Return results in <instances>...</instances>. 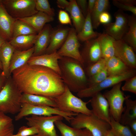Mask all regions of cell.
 <instances>
[{
	"mask_svg": "<svg viewBox=\"0 0 136 136\" xmlns=\"http://www.w3.org/2000/svg\"><path fill=\"white\" fill-rule=\"evenodd\" d=\"M11 76L22 93L53 98L64 91L65 85L60 76L49 68L27 63L14 70Z\"/></svg>",
	"mask_w": 136,
	"mask_h": 136,
	"instance_id": "cell-1",
	"label": "cell"
},
{
	"mask_svg": "<svg viewBox=\"0 0 136 136\" xmlns=\"http://www.w3.org/2000/svg\"><path fill=\"white\" fill-rule=\"evenodd\" d=\"M61 78L72 92L78 93L88 87V78L83 66L73 58L62 57L58 60Z\"/></svg>",
	"mask_w": 136,
	"mask_h": 136,
	"instance_id": "cell-2",
	"label": "cell"
},
{
	"mask_svg": "<svg viewBox=\"0 0 136 136\" xmlns=\"http://www.w3.org/2000/svg\"><path fill=\"white\" fill-rule=\"evenodd\" d=\"M22 93L10 76L0 92V113L5 114L18 113L21 108Z\"/></svg>",
	"mask_w": 136,
	"mask_h": 136,
	"instance_id": "cell-3",
	"label": "cell"
},
{
	"mask_svg": "<svg viewBox=\"0 0 136 136\" xmlns=\"http://www.w3.org/2000/svg\"><path fill=\"white\" fill-rule=\"evenodd\" d=\"M70 123L72 127L75 128L87 129L93 136H104L111 128L109 123L93 113L90 115L78 114Z\"/></svg>",
	"mask_w": 136,
	"mask_h": 136,
	"instance_id": "cell-4",
	"label": "cell"
},
{
	"mask_svg": "<svg viewBox=\"0 0 136 136\" xmlns=\"http://www.w3.org/2000/svg\"><path fill=\"white\" fill-rule=\"evenodd\" d=\"M53 99L58 108L62 111L77 114L90 115L91 110L87 105L88 102H85L75 96L65 85L64 91Z\"/></svg>",
	"mask_w": 136,
	"mask_h": 136,
	"instance_id": "cell-5",
	"label": "cell"
},
{
	"mask_svg": "<svg viewBox=\"0 0 136 136\" xmlns=\"http://www.w3.org/2000/svg\"><path fill=\"white\" fill-rule=\"evenodd\" d=\"M78 114L67 113L60 111L58 108L44 106H35L27 103L21 104L19 112L15 117V121H18L29 115L51 116L53 115H59L70 122L74 116Z\"/></svg>",
	"mask_w": 136,
	"mask_h": 136,
	"instance_id": "cell-6",
	"label": "cell"
},
{
	"mask_svg": "<svg viewBox=\"0 0 136 136\" xmlns=\"http://www.w3.org/2000/svg\"><path fill=\"white\" fill-rule=\"evenodd\" d=\"M63 119L59 115L45 116L32 115L25 117L28 126L36 128L38 131L37 134L40 136H59L55 130L54 123Z\"/></svg>",
	"mask_w": 136,
	"mask_h": 136,
	"instance_id": "cell-7",
	"label": "cell"
},
{
	"mask_svg": "<svg viewBox=\"0 0 136 136\" xmlns=\"http://www.w3.org/2000/svg\"><path fill=\"white\" fill-rule=\"evenodd\" d=\"M122 84V82L117 83L103 94L108 103L111 116L119 122L125 109L123 105L126 98L121 90Z\"/></svg>",
	"mask_w": 136,
	"mask_h": 136,
	"instance_id": "cell-8",
	"label": "cell"
},
{
	"mask_svg": "<svg viewBox=\"0 0 136 136\" xmlns=\"http://www.w3.org/2000/svg\"><path fill=\"white\" fill-rule=\"evenodd\" d=\"M136 73L135 69H131L121 75L108 76L99 83L88 87L77 93V95L80 98L92 97L104 89L113 87L117 83L135 76Z\"/></svg>",
	"mask_w": 136,
	"mask_h": 136,
	"instance_id": "cell-9",
	"label": "cell"
},
{
	"mask_svg": "<svg viewBox=\"0 0 136 136\" xmlns=\"http://www.w3.org/2000/svg\"><path fill=\"white\" fill-rule=\"evenodd\" d=\"M2 3L8 13L15 19L30 16L38 12L34 0H3Z\"/></svg>",
	"mask_w": 136,
	"mask_h": 136,
	"instance_id": "cell-10",
	"label": "cell"
},
{
	"mask_svg": "<svg viewBox=\"0 0 136 136\" xmlns=\"http://www.w3.org/2000/svg\"><path fill=\"white\" fill-rule=\"evenodd\" d=\"M115 21L104 25L105 33L116 40L122 39L128 29L129 15L119 9L114 13Z\"/></svg>",
	"mask_w": 136,
	"mask_h": 136,
	"instance_id": "cell-11",
	"label": "cell"
},
{
	"mask_svg": "<svg viewBox=\"0 0 136 136\" xmlns=\"http://www.w3.org/2000/svg\"><path fill=\"white\" fill-rule=\"evenodd\" d=\"M77 34L74 28H70L66 39L57 52L61 57L73 58L84 65V62L79 51L80 45Z\"/></svg>",
	"mask_w": 136,
	"mask_h": 136,
	"instance_id": "cell-12",
	"label": "cell"
},
{
	"mask_svg": "<svg viewBox=\"0 0 136 136\" xmlns=\"http://www.w3.org/2000/svg\"><path fill=\"white\" fill-rule=\"evenodd\" d=\"M114 56L131 69L136 68V57L132 48L122 39L115 40Z\"/></svg>",
	"mask_w": 136,
	"mask_h": 136,
	"instance_id": "cell-13",
	"label": "cell"
},
{
	"mask_svg": "<svg viewBox=\"0 0 136 136\" xmlns=\"http://www.w3.org/2000/svg\"><path fill=\"white\" fill-rule=\"evenodd\" d=\"M89 101L92 108V113L109 124L111 118L109 106L103 94L99 92L92 97Z\"/></svg>",
	"mask_w": 136,
	"mask_h": 136,
	"instance_id": "cell-14",
	"label": "cell"
},
{
	"mask_svg": "<svg viewBox=\"0 0 136 136\" xmlns=\"http://www.w3.org/2000/svg\"><path fill=\"white\" fill-rule=\"evenodd\" d=\"M62 57L55 52L50 54H45L32 56L27 62L30 65H37L46 67L53 70L60 75V71L58 61Z\"/></svg>",
	"mask_w": 136,
	"mask_h": 136,
	"instance_id": "cell-15",
	"label": "cell"
},
{
	"mask_svg": "<svg viewBox=\"0 0 136 136\" xmlns=\"http://www.w3.org/2000/svg\"><path fill=\"white\" fill-rule=\"evenodd\" d=\"M0 1V36L5 41L9 42L12 39L14 22L16 19L11 16Z\"/></svg>",
	"mask_w": 136,
	"mask_h": 136,
	"instance_id": "cell-16",
	"label": "cell"
},
{
	"mask_svg": "<svg viewBox=\"0 0 136 136\" xmlns=\"http://www.w3.org/2000/svg\"><path fill=\"white\" fill-rule=\"evenodd\" d=\"M81 55L84 62L89 64L94 63L102 58L101 49L97 38L86 42Z\"/></svg>",
	"mask_w": 136,
	"mask_h": 136,
	"instance_id": "cell-17",
	"label": "cell"
},
{
	"mask_svg": "<svg viewBox=\"0 0 136 136\" xmlns=\"http://www.w3.org/2000/svg\"><path fill=\"white\" fill-rule=\"evenodd\" d=\"M54 30L50 24H46L41 31L38 33L34 45V51L32 56L45 53L49 45Z\"/></svg>",
	"mask_w": 136,
	"mask_h": 136,
	"instance_id": "cell-18",
	"label": "cell"
},
{
	"mask_svg": "<svg viewBox=\"0 0 136 136\" xmlns=\"http://www.w3.org/2000/svg\"><path fill=\"white\" fill-rule=\"evenodd\" d=\"M70 28L61 27L54 29L49 45L45 54H50L57 52L66 39Z\"/></svg>",
	"mask_w": 136,
	"mask_h": 136,
	"instance_id": "cell-19",
	"label": "cell"
},
{
	"mask_svg": "<svg viewBox=\"0 0 136 136\" xmlns=\"http://www.w3.org/2000/svg\"><path fill=\"white\" fill-rule=\"evenodd\" d=\"M28 24L38 33L40 32L46 23L53 21V17L45 13L38 11L32 16L22 18H17Z\"/></svg>",
	"mask_w": 136,
	"mask_h": 136,
	"instance_id": "cell-20",
	"label": "cell"
},
{
	"mask_svg": "<svg viewBox=\"0 0 136 136\" xmlns=\"http://www.w3.org/2000/svg\"><path fill=\"white\" fill-rule=\"evenodd\" d=\"M34 46L26 50H20L15 49L12 55L10 65L9 71L10 76L15 70L27 63L32 56L34 51Z\"/></svg>",
	"mask_w": 136,
	"mask_h": 136,
	"instance_id": "cell-21",
	"label": "cell"
},
{
	"mask_svg": "<svg viewBox=\"0 0 136 136\" xmlns=\"http://www.w3.org/2000/svg\"><path fill=\"white\" fill-rule=\"evenodd\" d=\"M15 48L8 41H5L0 49V61L2 64V74L8 78L11 76L9 68Z\"/></svg>",
	"mask_w": 136,
	"mask_h": 136,
	"instance_id": "cell-22",
	"label": "cell"
},
{
	"mask_svg": "<svg viewBox=\"0 0 136 136\" xmlns=\"http://www.w3.org/2000/svg\"><path fill=\"white\" fill-rule=\"evenodd\" d=\"M69 5L65 9L70 15L75 29L77 33L81 30L84 24L85 17L78 6L76 0L70 1Z\"/></svg>",
	"mask_w": 136,
	"mask_h": 136,
	"instance_id": "cell-23",
	"label": "cell"
},
{
	"mask_svg": "<svg viewBox=\"0 0 136 136\" xmlns=\"http://www.w3.org/2000/svg\"><path fill=\"white\" fill-rule=\"evenodd\" d=\"M105 59L108 76L121 75L131 69L115 56Z\"/></svg>",
	"mask_w": 136,
	"mask_h": 136,
	"instance_id": "cell-24",
	"label": "cell"
},
{
	"mask_svg": "<svg viewBox=\"0 0 136 136\" xmlns=\"http://www.w3.org/2000/svg\"><path fill=\"white\" fill-rule=\"evenodd\" d=\"M21 102L35 106H48L57 108L53 98L48 97L27 93H22Z\"/></svg>",
	"mask_w": 136,
	"mask_h": 136,
	"instance_id": "cell-25",
	"label": "cell"
},
{
	"mask_svg": "<svg viewBox=\"0 0 136 136\" xmlns=\"http://www.w3.org/2000/svg\"><path fill=\"white\" fill-rule=\"evenodd\" d=\"M100 46L102 58L107 59L115 56L114 43L115 40L105 32L97 37Z\"/></svg>",
	"mask_w": 136,
	"mask_h": 136,
	"instance_id": "cell-26",
	"label": "cell"
},
{
	"mask_svg": "<svg viewBox=\"0 0 136 136\" xmlns=\"http://www.w3.org/2000/svg\"><path fill=\"white\" fill-rule=\"evenodd\" d=\"M38 34L18 36L12 39L9 42L16 50H27L34 46Z\"/></svg>",
	"mask_w": 136,
	"mask_h": 136,
	"instance_id": "cell-27",
	"label": "cell"
},
{
	"mask_svg": "<svg viewBox=\"0 0 136 136\" xmlns=\"http://www.w3.org/2000/svg\"><path fill=\"white\" fill-rule=\"evenodd\" d=\"M91 22L90 13L88 12L85 21L81 31L77 34L79 40L86 42L97 38L100 33L94 31Z\"/></svg>",
	"mask_w": 136,
	"mask_h": 136,
	"instance_id": "cell-28",
	"label": "cell"
},
{
	"mask_svg": "<svg viewBox=\"0 0 136 136\" xmlns=\"http://www.w3.org/2000/svg\"><path fill=\"white\" fill-rule=\"evenodd\" d=\"M130 97L129 95L126 96V107L119 122L123 125H128L131 121L136 119V100H132Z\"/></svg>",
	"mask_w": 136,
	"mask_h": 136,
	"instance_id": "cell-29",
	"label": "cell"
},
{
	"mask_svg": "<svg viewBox=\"0 0 136 136\" xmlns=\"http://www.w3.org/2000/svg\"><path fill=\"white\" fill-rule=\"evenodd\" d=\"M108 0H96L95 6L90 14L91 18L93 29H97L100 24L99 17L103 12L107 11L110 7Z\"/></svg>",
	"mask_w": 136,
	"mask_h": 136,
	"instance_id": "cell-30",
	"label": "cell"
},
{
	"mask_svg": "<svg viewBox=\"0 0 136 136\" xmlns=\"http://www.w3.org/2000/svg\"><path fill=\"white\" fill-rule=\"evenodd\" d=\"M128 29L122 39L130 46L134 51H136V17L129 15Z\"/></svg>",
	"mask_w": 136,
	"mask_h": 136,
	"instance_id": "cell-31",
	"label": "cell"
},
{
	"mask_svg": "<svg viewBox=\"0 0 136 136\" xmlns=\"http://www.w3.org/2000/svg\"><path fill=\"white\" fill-rule=\"evenodd\" d=\"M38 33V32L29 24L16 19L13 25L12 39L20 36Z\"/></svg>",
	"mask_w": 136,
	"mask_h": 136,
	"instance_id": "cell-32",
	"label": "cell"
},
{
	"mask_svg": "<svg viewBox=\"0 0 136 136\" xmlns=\"http://www.w3.org/2000/svg\"><path fill=\"white\" fill-rule=\"evenodd\" d=\"M14 131L12 119L5 114L0 113V136H12Z\"/></svg>",
	"mask_w": 136,
	"mask_h": 136,
	"instance_id": "cell-33",
	"label": "cell"
},
{
	"mask_svg": "<svg viewBox=\"0 0 136 136\" xmlns=\"http://www.w3.org/2000/svg\"><path fill=\"white\" fill-rule=\"evenodd\" d=\"M109 124L111 129L115 136H135L128 125H123L111 116Z\"/></svg>",
	"mask_w": 136,
	"mask_h": 136,
	"instance_id": "cell-34",
	"label": "cell"
},
{
	"mask_svg": "<svg viewBox=\"0 0 136 136\" xmlns=\"http://www.w3.org/2000/svg\"><path fill=\"white\" fill-rule=\"evenodd\" d=\"M106 60L103 58L93 63L89 64L85 70L86 76L89 77L99 72L106 66Z\"/></svg>",
	"mask_w": 136,
	"mask_h": 136,
	"instance_id": "cell-35",
	"label": "cell"
},
{
	"mask_svg": "<svg viewBox=\"0 0 136 136\" xmlns=\"http://www.w3.org/2000/svg\"><path fill=\"white\" fill-rule=\"evenodd\" d=\"M62 120H58L54 123L61 136H77L78 129L67 125Z\"/></svg>",
	"mask_w": 136,
	"mask_h": 136,
	"instance_id": "cell-36",
	"label": "cell"
},
{
	"mask_svg": "<svg viewBox=\"0 0 136 136\" xmlns=\"http://www.w3.org/2000/svg\"><path fill=\"white\" fill-rule=\"evenodd\" d=\"M34 0L37 11L53 17L54 16L55 14L54 10L51 8L48 0Z\"/></svg>",
	"mask_w": 136,
	"mask_h": 136,
	"instance_id": "cell-37",
	"label": "cell"
},
{
	"mask_svg": "<svg viewBox=\"0 0 136 136\" xmlns=\"http://www.w3.org/2000/svg\"><path fill=\"white\" fill-rule=\"evenodd\" d=\"M108 74L106 67L98 73L89 77L88 79V87H90L101 82L108 76Z\"/></svg>",
	"mask_w": 136,
	"mask_h": 136,
	"instance_id": "cell-38",
	"label": "cell"
},
{
	"mask_svg": "<svg viewBox=\"0 0 136 136\" xmlns=\"http://www.w3.org/2000/svg\"><path fill=\"white\" fill-rule=\"evenodd\" d=\"M124 85L121 87L122 91H127L136 94V76L126 79Z\"/></svg>",
	"mask_w": 136,
	"mask_h": 136,
	"instance_id": "cell-39",
	"label": "cell"
},
{
	"mask_svg": "<svg viewBox=\"0 0 136 136\" xmlns=\"http://www.w3.org/2000/svg\"><path fill=\"white\" fill-rule=\"evenodd\" d=\"M38 133L37 129L35 127L23 126L19 128L17 134L18 136H31L37 134Z\"/></svg>",
	"mask_w": 136,
	"mask_h": 136,
	"instance_id": "cell-40",
	"label": "cell"
},
{
	"mask_svg": "<svg viewBox=\"0 0 136 136\" xmlns=\"http://www.w3.org/2000/svg\"><path fill=\"white\" fill-rule=\"evenodd\" d=\"M113 5L122 11H125L130 12L133 14L136 15V7L135 6H127L118 2L117 0H113Z\"/></svg>",
	"mask_w": 136,
	"mask_h": 136,
	"instance_id": "cell-41",
	"label": "cell"
},
{
	"mask_svg": "<svg viewBox=\"0 0 136 136\" xmlns=\"http://www.w3.org/2000/svg\"><path fill=\"white\" fill-rule=\"evenodd\" d=\"M58 19L62 24L72 25L71 18L68 13L65 11L61 10L59 11Z\"/></svg>",
	"mask_w": 136,
	"mask_h": 136,
	"instance_id": "cell-42",
	"label": "cell"
},
{
	"mask_svg": "<svg viewBox=\"0 0 136 136\" xmlns=\"http://www.w3.org/2000/svg\"><path fill=\"white\" fill-rule=\"evenodd\" d=\"M77 4L85 18L87 14L88 2L86 0H76Z\"/></svg>",
	"mask_w": 136,
	"mask_h": 136,
	"instance_id": "cell-43",
	"label": "cell"
},
{
	"mask_svg": "<svg viewBox=\"0 0 136 136\" xmlns=\"http://www.w3.org/2000/svg\"><path fill=\"white\" fill-rule=\"evenodd\" d=\"M99 21L100 24H106L110 22L111 18L110 14L107 12H103L99 17Z\"/></svg>",
	"mask_w": 136,
	"mask_h": 136,
	"instance_id": "cell-44",
	"label": "cell"
},
{
	"mask_svg": "<svg viewBox=\"0 0 136 136\" xmlns=\"http://www.w3.org/2000/svg\"><path fill=\"white\" fill-rule=\"evenodd\" d=\"M77 136H93L91 133L86 128L78 129Z\"/></svg>",
	"mask_w": 136,
	"mask_h": 136,
	"instance_id": "cell-45",
	"label": "cell"
},
{
	"mask_svg": "<svg viewBox=\"0 0 136 136\" xmlns=\"http://www.w3.org/2000/svg\"><path fill=\"white\" fill-rule=\"evenodd\" d=\"M56 3L58 7L62 9H65L70 4V2L66 0H57Z\"/></svg>",
	"mask_w": 136,
	"mask_h": 136,
	"instance_id": "cell-46",
	"label": "cell"
},
{
	"mask_svg": "<svg viewBox=\"0 0 136 136\" xmlns=\"http://www.w3.org/2000/svg\"><path fill=\"white\" fill-rule=\"evenodd\" d=\"M118 2L127 6H135L136 5V0H117Z\"/></svg>",
	"mask_w": 136,
	"mask_h": 136,
	"instance_id": "cell-47",
	"label": "cell"
},
{
	"mask_svg": "<svg viewBox=\"0 0 136 136\" xmlns=\"http://www.w3.org/2000/svg\"><path fill=\"white\" fill-rule=\"evenodd\" d=\"M96 0H89L88 2L87 12L91 13L94 8Z\"/></svg>",
	"mask_w": 136,
	"mask_h": 136,
	"instance_id": "cell-48",
	"label": "cell"
},
{
	"mask_svg": "<svg viewBox=\"0 0 136 136\" xmlns=\"http://www.w3.org/2000/svg\"><path fill=\"white\" fill-rule=\"evenodd\" d=\"M2 71H0V92L4 86L7 78L2 73Z\"/></svg>",
	"mask_w": 136,
	"mask_h": 136,
	"instance_id": "cell-49",
	"label": "cell"
},
{
	"mask_svg": "<svg viewBox=\"0 0 136 136\" xmlns=\"http://www.w3.org/2000/svg\"><path fill=\"white\" fill-rule=\"evenodd\" d=\"M128 125L130 126L131 128V130L135 135L136 134V119L131 121Z\"/></svg>",
	"mask_w": 136,
	"mask_h": 136,
	"instance_id": "cell-50",
	"label": "cell"
},
{
	"mask_svg": "<svg viewBox=\"0 0 136 136\" xmlns=\"http://www.w3.org/2000/svg\"><path fill=\"white\" fill-rule=\"evenodd\" d=\"M104 136H115L111 129L109 130Z\"/></svg>",
	"mask_w": 136,
	"mask_h": 136,
	"instance_id": "cell-51",
	"label": "cell"
},
{
	"mask_svg": "<svg viewBox=\"0 0 136 136\" xmlns=\"http://www.w3.org/2000/svg\"><path fill=\"white\" fill-rule=\"evenodd\" d=\"M5 41H6L0 36V49L2 45Z\"/></svg>",
	"mask_w": 136,
	"mask_h": 136,
	"instance_id": "cell-52",
	"label": "cell"
},
{
	"mask_svg": "<svg viewBox=\"0 0 136 136\" xmlns=\"http://www.w3.org/2000/svg\"><path fill=\"white\" fill-rule=\"evenodd\" d=\"M0 69H1L2 71L3 70V66L2 64L1 61H0Z\"/></svg>",
	"mask_w": 136,
	"mask_h": 136,
	"instance_id": "cell-53",
	"label": "cell"
},
{
	"mask_svg": "<svg viewBox=\"0 0 136 136\" xmlns=\"http://www.w3.org/2000/svg\"><path fill=\"white\" fill-rule=\"evenodd\" d=\"M31 136H40L38 135V134H35V135H33Z\"/></svg>",
	"mask_w": 136,
	"mask_h": 136,
	"instance_id": "cell-54",
	"label": "cell"
},
{
	"mask_svg": "<svg viewBox=\"0 0 136 136\" xmlns=\"http://www.w3.org/2000/svg\"><path fill=\"white\" fill-rule=\"evenodd\" d=\"M12 136H18V135L17 134H14V135L13 134Z\"/></svg>",
	"mask_w": 136,
	"mask_h": 136,
	"instance_id": "cell-55",
	"label": "cell"
},
{
	"mask_svg": "<svg viewBox=\"0 0 136 136\" xmlns=\"http://www.w3.org/2000/svg\"><path fill=\"white\" fill-rule=\"evenodd\" d=\"M2 71V70L1 69H0V71Z\"/></svg>",
	"mask_w": 136,
	"mask_h": 136,
	"instance_id": "cell-56",
	"label": "cell"
}]
</instances>
